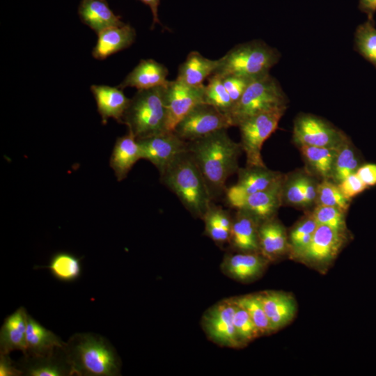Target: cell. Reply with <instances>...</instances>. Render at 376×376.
Segmentation results:
<instances>
[{"instance_id":"obj_45","label":"cell","mask_w":376,"mask_h":376,"mask_svg":"<svg viewBox=\"0 0 376 376\" xmlns=\"http://www.w3.org/2000/svg\"><path fill=\"white\" fill-rule=\"evenodd\" d=\"M359 9L367 15L368 19L374 21L376 12V0H359Z\"/></svg>"},{"instance_id":"obj_41","label":"cell","mask_w":376,"mask_h":376,"mask_svg":"<svg viewBox=\"0 0 376 376\" xmlns=\"http://www.w3.org/2000/svg\"><path fill=\"white\" fill-rule=\"evenodd\" d=\"M221 78L234 105L240 100L250 83L255 80L248 77L233 75H226L221 77Z\"/></svg>"},{"instance_id":"obj_46","label":"cell","mask_w":376,"mask_h":376,"mask_svg":"<svg viewBox=\"0 0 376 376\" xmlns=\"http://www.w3.org/2000/svg\"><path fill=\"white\" fill-rule=\"evenodd\" d=\"M144 4L148 6L151 10L152 14V29L154 28L156 23L162 25L158 17V7L160 3V0H139Z\"/></svg>"},{"instance_id":"obj_12","label":"cell","mask_w":376,"mask_h":376,"mask_svg":"<svg viewBox=\"0 0 376 376\" xmlns=\"http://www.w3.org/2000/svg\"><path fill=\"white\" fill-rule=\"evenodd\" d=\"M234 298L223 300L207 310L202 326L208 338L215 343L233 348L242 347L234 326Z\"/></svg>"},{"instance_id":"obj_26","label":"cell","mask_w":376,"mask_h":376,"mask_svg":"<svg viewBox=\"0 0 376 376\" xmlns=\"http://www.w3.org/2000/svg\"><path fill=\"white\" fill-rule=\"evenodd\" d=\"M78 14L81 22L97 34L107 28L125 24L120 16L111 10L106 0H81Z\"/></svg>"},{"instance_id":"obj_27","label":"cell","mask_w":376,"mask_h":376,"mask_svg":"<svg viewBox=\"0 0 376 376\" xmlns=\"http://www.w3.org/2000/svg\"><path fill=\"white\" fill-rule=\"evenodd\" d=\"M141 159L139 146L135 136L130 132L117 139L109 161L118 181L126 178L127 174Z\"/></svg>"},{"instance_id":"obj_42","label":"cell","mask_w":376,"mask_h":376,"mask_svg":"<svg viewBox=\"0 0 376 376\" xmlns=\"http://www.w3.org/2000/svg\"><path fill=\"white\" fill-rule=\"evenodd\" d=\"M337 185L342 194L351 201L352 198L368 189L356 173L347 176Z\"/></svg>"},{"instance_id":"obj_40","label":"cell","mask_w":376,"mask_h":376,"mask_svg":"<svg viewBox=\"0 0 376 376\" xmlns=\"http://www.w3.org/2000/svg\"><path fill=\"white\" fill-rule=\"evenodd\" d=\"M234 301V326L237 338L242 346H244L260 335L248 312L235 301V298Z\"/></svg>"},{"instance_id":"obj_29","label":"cell","mask_w":376,"mask_h":376,"mask_svg":"<svg viewBox=\"0 0 376 376\" xmlns=\"http://www.w3.org/2000/svg\"><path fill=\"white\" fill-rule=\"evenodd\" d=\"M305 169L320 181L331 180L336 148L301 146L298 147Z\"/></svg>"},{"instance_id":"obj_44","label":"cell","mask_w":376,"mask_h":376,"mask_svg":"<svg viewBox=\"0 0 376 376\" xmlns=\"http://www.w3.org/2000/svg\"><path fill=\"white\" fill-rule=\"evenodd\" d=\"M9 354L0 353V376H22V370Z\"/></svg>"},{"instance_id":"obj_4","label":"cell","mask_w":376,"mask_h":376,"mask_svg":"<svg viewBox=\"0 0 376 376\" xmlns=\"http://www.w3.org/2000/svg\"><path fill=\"white\" fill-rule=\"evenodd\" d=\"M281 54L260 40L238 44L219 58L213 74L224 77L233 75L256 79L269 74L279 61Z\"/></svg>"},{"instance_id":"obj_5","label":"cell","mask_w":376,"mask_h":376,"mask_svg":"<svg viewBox=\"0 0 376 376\" xmlns=\"http://www.w3.org/2000/svg\"><path fill=\"white\" fill-rule=\"evenodd\" d=\"M163 86L138 90L130 100L122 123L136 139L167 132Z\"/></svg>"},{"instance_id":"obj_21","label":"cell","mask_w":376,"mask_h":376,"mask_svg":"<svg viewBox=\"0 0 376 376\" xmlns=\"http://www.w3.org/2000/svg\"><path fill=\"white\" fill-rule=\"evenodd\" d=\"M259 295L274 332L294 319L297 304L292 295L282 291L267 290L260 292Z\"/></svg>"},{"instance_id":"obj_30","label":"cell","mask_w":376,"mask_h":376,"mask_svg":"<svg viewBox=\"0 0 376 376\" xmlns=\"http://www.w3.org/2000/svg\"><path fill=\"white\" fill-rule=\"evenodd\" d=\"M26 339V353L24 355L47 354L57 347H63L65 343L30 315L27 318Z\"/></svg>"},{"instance_id":"obj_2","label":"cell","mask_w":376,"mask_h":376,"mask_svg":"<svg viewBox=\"0 0 376 376\" xmlns=\"http://www.w3.org/2000/svg\"><path fill=\"white\" fill-rule=\"evenodd\" d=\"M63 350L73 375L116 376L120 359L105 337L90 332L76 333L65 343Z\"/></svg>"},{"instance_id":"obj_16","label":"cell","mask_w":376,"mask_h":376,"mask_svg":"<svg viewBox=\"0 0 376 376\" xmlns=\"http://www.w3.org/2000/svg\"><path fill=\"white\" fill-rule=\"evenodd\" d=\"M15 364L25 376L73 375L63 347L44 355L23 354Z\"/></svg>"},{"instance_id":"obj_11","label":"cell","mask_w":376,"mask_h":376,"mask_svg":"<svg viewBox=\"0 0 376 376\" xmlns=\"http://www.w3.org/2000/svg\"><path fill=\"white\" fill-rule=\"evenodd\" d=\"M204 88L205 85L191 86L177 79L163 86L167 132H173L177 124L194 107L204 102Z\"/></svg>"},{"instance_id":"obj_19","label":"cell","mask_w":376,"mask_h":376,"mask_svg":"<svg viewBox=\"0 0 376 376\" xmlns=\"http://www.w3.org/2000/svg\"><path fill=\"white\" fill-rule=\"evenodd\" d=\"M283 175L270 187L246 196L236 210L241 209L249 212L260 222L276 217L282 205L281 183Z\"/></svg>"},{"instance_id":"obj_43","label":"cell","mask_w":376,"mask_h":376,"mask_svg":"<svg viewBox=\"0 0 376 376\" xmlns=\"http://www.w3.org/2000/svg\"><path fill=\"white\" fill-rule=\"evenodd\" d=\"M356 174L368 188L376 185V164L373 163L363 164L356 171Z\"/></svg>"},{"instance_id":"obj_6","label":"cell","mask_w":376,"mask_h":376,"mask_svg":"<svg viewBox=\"0 0 376 376\" xmlns=\"http://www.w3.org/2000/svg\"><path fill=\"white\" fill-rule=\"evenodd\" d=\"M288 99L276 79L267 74L251 81L228 113L232 126L257 113L288 107Z\"/></svg>"},{"instance_id":"obj_33","label":"cell","mask_w":376,"mask_h":376,"mask_svg":"<svg viewBox=\"0 0 376 376\" xmlns=\"http://www.w3.org/2000/svg\"><path fill=\"white\" fill-rule=\"evenodd\" d=\"M318 224L311 211H306L288 232L290 258L297 260L307 249Z\"/></svg>"},{"instance_id":"obj_22","label":"cell","mask_w":376,"mask_h":376,"mask_svg":"<svg viewBox=\"0 0 376 376\" xmlns=\"http://www.w3.org/2000/svg\"><path fill=\"white\" fill-rule=\"evenodd\" d=\"M28 313L23 306L7 316L0 329V353L10 354L15 350L26 353Z\"/></svg>"},{"instance_id":"obj_24","label":"cell","mask_w":376,"mask_h":376,"mask_svg":"<svg viewBox=\"0 0 376 376\" xmlns=\"http://www.w3.org/2000/svg\"><path fill=\"white\" fill-rule=\"evenodd\" d=\"M91 90L96 101L102 124H106L110 118L122 123L131 100L125 96L122 89L105 85H92Z\"/></svg>"},{"instance_id":"obj_34","label":"cell","mask_w":376,"mask_h":376,"mask_svg":"<svg viewBox=\"0 0 376 376\" xmlns=\"http://www.w3.org/2000/svg\"><path fill=\"white\" fill-rule=\"evenodd\" d=\"M81 258L65 251L54 253L46 268L49 270L52 276L62 282H73L77 280L81 274Z\"/></svg>"},{"instance_id":"obj_17","label":"cell","mask_w":376,"mask_h":376,"mask_svg":"<svg viewBox=\"0 0 376 376\" xmlns=\"http://www.w3.org/2000/svg\"><path fill=\"white\" fill-rule=\"evenodd\" d=\"M269 261L260 253L237 252L226 255L221 263L223 272L240 282H250L260 277Z\"/></svg>"},{"instance_id":"obj_20","label":"cell","mask_w":376,"mask_h":376,"mask_svg":"<svg viewBox=\"0 0 376 376\" xmlns=\"http://www.w3.org/2000/svg\"><path fill=\"white\" fill-rule=\"evenodd\" d=\"M260 221L249 212L237 209L233 218L229 244L237 252L260 253L258 228Z\"/></svg>"},{"instance_id":"obj_8","label":"cell","mask_w":376,"mask_h":376,"mask_svg":"<svg viewBox=\"0 0 376 376\" xmlns=\"http://www.w3.org/2000/svg\"><path fill=\"white\" fill-rule=\"evenodd\" d=\"M346 134L329 121L311 113H299L292 130L294 143L301 146L337 148Z\"/></svg>"},{"instance_id":"obj_9","label":"cell","mask_w":376,"mask_h":376,"mask_svg":"<svg viewBox=\"0 0 376 376\" xmlns=\"http://www.w3.org/2000/svg\"><path fill=\"white\" fill-rule=\"evenodd\" d=\"M350 239V234L318 225L307 249L297 261L324 272L333 263Z\"/></svg>"},{"instance_id":"obj_23","label":"cell","mask_w":376,"mask_h":376,"mask_svg":"<svg viewBox=\"0 0 376 376\" xmlns=\"http://www.w3.org/2000/svg\"><path fill=\"white\" fill-rule=\"evenodd\" d=\"M168 73L165 65L153 59L141 60L118 87L145 90L164 86L169 81L166 79Z\"/></svg>"},{"instance_id":"obj_35","label":"cell","mask_w":376,"mask_h":376,"mask_svg":"<svg viewBox=\"0 0 376 376\" xmlns=\"http://www.w3.org/2000/svg\"><path fill=\"white\" fill-rule=\"evenodd\" d=\"M354 49L376 68V28L374 21L367 19L357 27Z\"/></svg>"},{"instance_id":"obj_13","label":"cell","mask_w":376,"mask_h":376,"mask_svg":"<svg viewBox=\"0 0 376 376\" xmlns=\"http://www.w3.org/2000/svg\"><path fill=\"white\" fill-rule=\"evenodd\" d=\"M236 183L225 191L226 201L232 207L237 208L246 196L262 191L278 181L283 173L264 166L239 168Z\"/></svg>"},{"instance_id":"obj_32","label":"cell","mask_w":376,"mask_h":376,"mask_svg":"<svg viewBox=\"0 0 376 376\" xmlns=\"http://www.w3.org/2000/svg\"><path fill=\"white\" fill-rule=\"evenodd\" d=\"M363 159L347 136L336 148V153L331 180L338 184L347 176L355 173Z\"/></svg>"},{"instance_id":"obj_38","label":"cell","mask_w":376,"mask_h":376,"mask_svg":"<svg viewBox=\"0 0 376 376\" xmlns=\"http://www.w3.org/2000/svg\"><path fill=\"white\" fill-rule=\"evenodd\" d=\"M346 212L336 207L318 205L311 214L318 225H323L340 233L350 234L346 224Z\"/></svg>"},{"instance_id":"obj_25","label":"cell","mask_w":376,"mask_h":376,"mask_svg":"<svg viewBox=\"0 0 376 376\" xmlns=\"http://www.w3.org/2000/svg\"><path fill=\"white\" fill-rule=\"evenodd\" d=\"M97 40L92 51L93 56L103 60L129 47L136 38L135 29L130 24L111 26L97 33Z\"/></svg>"},{"instance_id":"obj_37","label":"cell","mask_w":376,"mask_h":376,"mask_svg":"<svg viewBox=\"0 0 376 376\" xmlns=\"http://www.w3.org/2000/svg\"><path fill=\"white\" fill-rule=\"evenodd\" d=\"M203 100L204 103L214 107L228 116L234 106L221 77L214 74L208 78L207 84L205 85Z\"/></svg>"},{"instance_id":"obj_3","label":"cell","mask_w":376,"mask_h":376,"mask_svg":"<svg viewBox=\"0 0 376 376\" xmlns=\"http://www.w3.org/2000/svg\"><path fill=\"white\" fill-rule=\"evenodd\" d=\"M160 174V180L196 218L203 219L212 198L202 173L187 149Z\"/></svg>"},{"instance_id":"obj_31","label":"cell","mask_w":376,"mask_h":376,"mask_svg":"<svg viewBox=\"0 0 376 376\" xmlns=\"http://www.w3.org/2000/svg\"><path fill=\"white\" fill-rule=\"evenodd\" d=\"M202 219L206 235L217 244L229 243L233 217L226 210L212 202Z\"/></svg>"},{"instance_id":"obj_15","label":"cell","mask_w":376,"mask_h":376,"mask_svg":"<svg viewBox=\"0 0 376 376\" xmlns=\"http://www.w3.org/2000/svg\"><path fill=\"white\" fill-rule=\"evenodd\" d=\"M136 140L141 159L151 162L159 173L178 155L187 149V142L181 139L174 132H165Z\"/></svg>"},{"instance_id":"obj_39","label":"cell","mask_w":376,"mask_h":376,"mask_svg":"<svg viewBox=\"0 0 376 376\" xmlns=\"http://www.w3.org/2000/svg\"><path fill=\"white\" fill-rule=\"evenodd\" d=\"M351 200L342 194L336 183L331 180L320 181L315 205L332 206L347 212Z\"/></svg>"},{"instance_id":"obj_10","label":"cell","mask_w":376,"mask_h":376,"mask_svg":"<svg viewBox=\"0 0 376 376\" xmlns=\"http://www.w3.org/2000/svg\"><path fill=\"white\" fill-rule=\"evenodd\" d=\"M230 127L233 126L226 114L203 102L194 107L177 124L173 132L181 139L189 142Z\"/></svg>"},{"instance_id":"obj_7","label":"cell","mask_w":376,"mask_h":376,"mask_svg":"<svg viewBox=\"0 0 376 376\" xmlns=\"http://www.w3.org/2000/svg\"><path fill=\"white\" fill-rule=\"evenodd\" d=\"M288 107L263 111L250 116L237 127L240 131V144L246 158V166H264L261 150L264 142L276 131Z\"/></svg>"},{"instance_id":"obj_1","label":"cell","mask_w":376,"mask_h":376,"mask_svg":"<svg viewBox=\"0 0 376 376\" xmlns=\"http://www.w3.org/2000/svg\"><path fill=\"white\" fill-rule=\"evenodd\" d=\"M187 150L203 175L212 200L225 193L228 178L239 169L240 143L234 141L227 129L187 142Z\"/></svg>"},{"instance_id":"obj_18","label":"cell","mask_w":376,"mask_h":376,"mask_svg":"<svg viewBox=\"0 0 376 376\" xmlns=\"http://www.w3.org/2000/svg\"><path fill=\"white\" fill-rule=\"evenodd\" d=\"M258 242L260 253L269 262L289 254L288 231L276 217L260 222Z\"/></svg>"},{"instance_id":"obj_14","label":"cell","mask_w":376,"mask_h":376,"mask_svg":"<svg viewBox=\"0 0 376 376\" xmlns=\"http://www.w3.org/2000/svg\"><path fill=\"white\" fill-rule=\"evenodd\" d=\"M319 182L305 169L284 174L281 183L282 205L306 210L314 207Z\"/></svg>"},{"instance_id":"obj_28","label":"cell","mask_w":376,"mask_h":376,"mask_svg":"<svg viewBox=\"0 0 376 376\" xmlns=\"http://www.w3.org/2000/svg\"><path fill=\"white\" fill-rule=\"evenodd\" d=\"M218 65L219 59L211 60L192 51L180 65L176 79L191 86H201L205 79L213 75Z\"/></svg>"},{"instance_id":"obj_36","label":"cell","mask_w":376,"mask_h":376,"mask_svg":"<svg viewBox=\"0 0 376 376\" xmlns=\"http://www.w3.org/2000/svg\"><path fill=\"white\" fill-rule=\"evenodd\" d=\"M235 300L248 312L260 336L274 332L265 311L259 293L236 297Z\"/></svg>"}]
</instances>
